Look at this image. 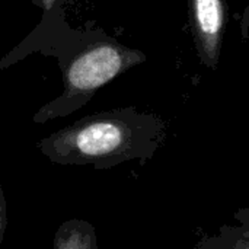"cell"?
<instances>
[{"mask_svg": "<svg viewBox=\"0 0 249 249\" xmlns=\"http://www.w3.org/2000/svg\"><path fill=\"white\" fill-rule=\"evenodd\" d=\"M228 0H188V25L200 63L216 70L228 25Z\"/></svg>", "mask_w": 249, "mask_h": 249, "instance_id": "obj_3", "label": "cell"}, {"mask_svg": "<svg viewBox=\"0 0 249 249\" xmlns=\"http://www.w3.org/2000/svg\"><path fill=\"white\" fill-rule=\"evenodd\" d=\"M6 228H7V206H6V198H4L3 188H1V184H0V245L3 244Z\"/></svg>", "mask_w": 249, "mask_h": 249, "instance_id": "obj_6", "label": "cell"}, {"mask_svg": "<svg viewBox=\"0 0 249 249\" xmlns=\"http://www.w3.org/2000/svg\"><path fill=\"white\" fill-rule=\"evenodd\" d=\"M53 249H99L96 231L86 220H66L54 235Z\"/></svg>", "mask_w": 249, "mask_h": 249, "instance_id": "obj_5", "label": "cell"}, {"mask_svg": "<svg viewBox=\"0 0 249 249\" xmlns=\"http://www.w3.org/2000/svg\"><path fill=\"white\" fill-rule=\"evenodd\" d=\"M235 225L222 226L216 235L201 238L193 249H249V209L235 214Z\"/></svg>", "mask_w": 249, "mask_h": 249, "instance_id": "obj_4", "label": "cell"}, {"mask_svg": "<svg viewBox=\"0 0 249 249\" xmlns=\"http://www.w3.org/2000/svg\"><path fill=\"white\" fill-rule=\"evenodd\" d=\"M168 136L169 125L162 115L124 107L86 115L38 140L36 149L57 165L104 171L131 160L144 165Z\"/></svg>", "mask_w": 249, "mask_h": 249, "instance_id": "obj_2", "label": "cell"}, {"mask_svg": "<svg viewBox=\"0 0 249 249\" xmlns=\"http://www.w3.org/2000/svg\"><path fill=\"white\" fill-rule=\"evenodd\" d=\"M42 12L31 35L0 60V71L32 53L57 60L63 92L34 114L36 124L73 114L102 86L147 60L143 51L121 44L101 28L73 29L64 19L61 3Z\"/></svg>", "mask_w": 249, "mask_h": 249, "instance_id": "obj_1", "label": "cell"}, {"mask_svg": "<svg viewBox=\"0 0 249 249\" xmlns=\"http://www.w3.org/2000/svg\"><path fill=\"white\" fill-rule=\"evenodd\" d=\"M54 3H61L60 0H34V4H38L42 10L50 9Z\"/></svg>", "mask_w": 249, "mask_h": 249, "instance_id": "obj_7", "label": "cell"}]
</instances>
